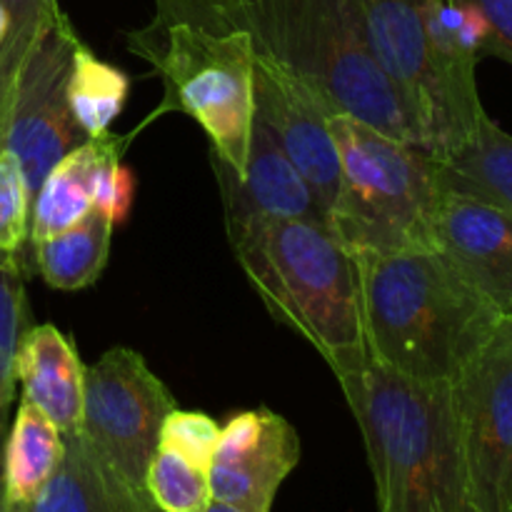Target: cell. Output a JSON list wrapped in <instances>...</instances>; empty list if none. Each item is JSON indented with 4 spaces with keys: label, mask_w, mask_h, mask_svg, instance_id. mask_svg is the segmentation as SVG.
<instances>
[{
    "label": "cell",
    "mask_w": 512,
    "mask_h": 512,
    "mask_svg": "<svg viewBox=\"0 0 512 512\" xmlns=\"http://www.w3.org/2000/svg\"><path fill=\"white\" fill-rule=\"evenodd\" d=\"M363 433L380 512H470L453 383H423L368 348L330 360Z\"/></svg>",
    "instance_id": "cell-1"
},
{
    "label": "cell",
    "mask_w": 512,
    "mask_h": 512,
    "mask_svg": "<svg viewBox=\"0 0 512 512\" xmlns=\"http://www.w3.org/2000/svg\"><path fill=\"white\" fill-rule=\"evenodd\" d=\"M365 348L385 368L453 383L503 313L435 248L355 255Z\"/></svg>",
    "instance_id": "cell-2"
},
{
    "label": "cell",
    "mask_w": 512,
    "mask_h": 512,
    "mask_svg": "<svg viewBox=\"0 0 512 512\" xmlns=\"http://www.w3.org/2000/svg\"><path fill=\"white\" fill-rule=\"evenodd\" d=\"M220 5L330 115H350L390 138L420 145L398 88L370 48L358 0H220Z\"/></svg>",
    "instance_id": "cell-3"
},
{
    "label": "cell",
    "mask_w": 512,
    "mask_h": 512,
    "mask_svg": "<svg viewBox=\"0 0 512 512\" xmlns=\"http://www.w3.org/2000/svg\"><path fill=\"white\" fill-rule=\"evenodd\" d=\"M153 3V20L125 38L163 83L158 113L193 118L208 135L210 153L243 175L255 120L253 38L220 0Z\"/></svg>",
    "instance_id": "cell-4"
},
{
    "label": "cell",
    "mask_w": 512,
    "mask_h": 512,
    "mask_svg": "<svg viewBox=\"0 0 512 512\" xmlns=\"http://www.w3.org/2000/svg\"><path fill=\"white\" fill-rule=\"evenodd\" d=\"M235 260L268 313L325 360L365 348L355 255L328 225L240 215L225 218Z\"/></svg>",
    "instance_id": "cell-5"
},
{
    "label": "cell",
    "mask_w": 512,
    "mask_h": 512,
    "mask_svg": "<svg viewBox=\"0 0 512 512\" xmlns=\"http://www.w3.org/2000/svg\"><path fill=\"white\" fill-rule=\"evenodd\" d=\"M340 185L330 230L353 255L433 248L430 225L443 185L438 158L350 115H330Z\"/></svg>",
    "instance_id": "cell-6"
},
{
    "label": "cell",
    "mask_w": 512,
    "mask_h": 512,
    "mask_svg": "<svg viewBox=\"0 0 512 512\" xmlns=\"http://www.w3.org/2000/svg\"><path fill=\"white\" fill-rule=\"evenodd\" d=\"M173 408L178 403L143 355L113 348L85 368L78 433L130 488L148 495L145 475L158 450L160 428Z\"/></svg>",
    "instance_id": "cell-7"
},
{
    "label": "cell",
    "mask_w": 512,
    "mask_h": 512,
    "mask_svg": "<svg viewBox=\"0 0 512 512\" xmlns=\"http://www.w3.org/2000/svg\"><path fill=\"white\" fill-rule=\"evenodd\" d=\"M470 512H512V318L453 380Z\"/></svg>",
    "instance_id": "cell-8"
},
{
    "label": "cell",
    "mask_w": 512,
    "mask_h": 512,
    "mask_svg": "<svg viewBox=\"0 0 512 512\" xmlns=\"http://www.w3.org/2000/svg\"><path fill=\"white\" fill-rule=\"evenodd\" d=\"M78 40L73 23L63 13L30 55L10 98L0 150L18 158L30 203L53 165L88 140L68 105L70 60Z\"/></svg>",
    "instance_id": "cell-9"
},
{
    "label": "cell",
    "mask_w": 512,
    "mask_h": 512,
    "mask_svg": "<svg viewBox=\"0 0 512 512\" xmlns=\"http://www.w3.org/2000/svg\"><path fill=\"white\" fill-rule=\"evenodd\" d=\"M300 463V438L268 408L233 415L220 428L208 468L210 495L240 512H270L280 485Z\"/></svg>",
    "instance_id": "cell-10"
},
{
    "label": "cell",
    "mask_w": 512,
    "mask_h": 512,
    "mask_svg": "<svg viewBox=\"0 0 512 512\" xmlns=\"http://www.w3.org/2000/svg\"><path fill=\"white\" fill-rule=\"evenodd\" d=\"M253 95L255 118L268 125L330 213L340 185V155L330 130V113L305 85L278 68L258 45Z\"/></svg>",
    "instance_id": "cell-11"
},
{
    "label": "cell",
    "mask_w": 512,
    "mask_h": 512,
    "mask_svg": "<svg viewBox=\"0 0 512 512\" xmlns=\"http://www.w3.org/2000/svg\"><path fill=\"white\" fill-rule=\"evenodd\" d=\"M365 33L380 68L398 88L418 140L433 153L438 143V88L428 40L433 0H358Z\"/></svg>",
    "instance_id": "cell-12"
},
{
    "label": "cell",
    "mask_w": 512,
    "mask_h": 512,
    "mask_svg": "<svg viewBox=\"0 0 512 512\" xmlns=\"http://www.w3.org/2000/svg\"><path fill=\"white\" fill-rule=\"evenodd\" d=\"M430 245L500 313H512V210L443 190Z\"/></svg>",
    "instance_id": "cell-13"
},
{
    "label": "cell",
    "mask_w": 512,
    "mask_h": 512,
    "mask_svg": "<svg viewBox=\"0 0 512 512\" xmlns=\"http://www.w3.org/2000/svg\"><path fill=\"white\" fill-rule=\"evenodd\" d=\"M210 163L218 180L225 218L263 215V218L308 220L330 228V213L323 200L260 118L253 120L243 175L235 173L213 153Z\"/></svg>",
    "instance_id": "cell-14"
},
{
    "label": "cell",
    "mask_w": 512,
    "mask_h": 512,
    "mask_svg": "<svg viewBox=\"0 0 512 512\" xmlns=\"http://www.w3.org/2000/svg\"><path fill=\"white\" fill-rule=\"evenodd\" d=\"M15 378L28 403L43 410L63 435L78 433L83 418L85 365L55 325H30L15 358Z\"/></svg>",
    "instance_id": "cell-15"
},
{
    "label": "cell",
    "mask_w": 512,
    "mask_h": 512,
    "mask_svg": "<svg viewBox=\"0 0 512 512\" xmlns=\"http://www.w3.org/2000/svg\"><path fill=\"white\" fill-rule=\"evenodd\" d=\"M63 438V460L28 512H158L153 500L130 488L83 435Z\"/></svg>",
    "instance_id": "cell-16"
},
{
    "label": "cell",
    "mask_w": 512,
    "mask_h": 512,
    "mask_svg": "<svg viewBox=\"0 0 512 512\" xmlns=\"http://www.w3.org/2000/svg\"><path fill=\"white\" fill-rule=\"evenodd\" d=\"M128 138L108 133L88 138L53 165L30 203V245L83 220L93 210V185L110 155L123 153Z\"/></svg>",
    "instance_id": "cell-17"
},
{
    "label": "cell",
    "mask_w": 512,
    "mask_h": 512,
    "mask_svg": "<svg viewBox=\"0 0 512 512\" xmlns=\"http://www.w3.org/2000/svg\"><path fill=\"white\" fill-rule=\"evenodd\" d=\"M65 438L40 408L20 398L3 450L5 508L28 510L63 460Z\"/></svg>",
    "instance_id": "cell-18"
},
{
    "label": "cell",
    "mask_w": 512,
    "mask_h": 512,
    "mask_svg": "<svg viewBox=\"0 0 512 512\" xmlns=\"http://www.w3.org/2000/svg\"><path fill=\"white\" fill-rule=\"evenodd\" d=\"M435 158L443 190L512 210V135L490 115L463 143Z\"/></svg>",
    "instance_id": "cell-19"
},
{
    "label": "cell",
    "mask_w": 512,
    "mask_h": 512,
    "mask_svg": "<svg viewBox=\"0 0 512 512\" xmlns=\"http://www.w3.org/2000/svg\"><path fill=\"white\" fill-rule=\"evenodd\" d=\"M115 225L98 210L63 233L33 243V260L40 278L55 290H83L98 283L110 258Z\"/></svg>",
    "instance_id": "cell-20"
},
{
    "label": "cell",
    "mask_w": 512,
    "mask_h": 512,
    "mask_svg": "<svg viewBox=\"0 0 512 512\" xmlns=\"http://www.w3.org/2000/svg\"><path fill=\"white\" fill-rule=\"evenodd\" d=\"M130 93V78L115 65L100 60L83 40H78L70 60L68 105L85 138L108 133Z\"/></svg>",
    "instance_id": "cell-21"
},
{
    "label": "cell",
    "mask_w": 512,
    "mask_h": 512,
    "mask_svg": "<svg viewBox=\"0 0 512 512\" xmlns=\"http://www.w3.org/2000/svg\"><path fill=\"white\" fill-rule=\"evenodd\" d=\"M8 13V33L0 45V135L8 118L10 98L30 55L60 20L58 0H0Z\"/></svg>",
    "instance_id": "cell-22"
},
{
    "label": "cell",
    "mask_w": 512,
    "mask_h": 512,
    "mask_svg": "<svg viewBox=\"0 0 512 512\" xmlns=\"http://www.w3.org/2000/svg\"><path fill=\"white\" fill-rule=\"evenodd\" d=\"M25 270L18 255L0 253V445L8 438V410L15 400V358L28 333Z\"/></svg>",
    "instance_id": "cell-23"
},
{
    "label": "cell",
    "mask_w": 512,
    "mask_h": 512,
    "mask_svg": "<svg viewBox=\"0 0 512 512\" xmlns=\"http://www.w3.org/2000/svg\"><path fill=\"white\" fill-rule=\"evenodd\" d=\"M145 490L158 512H205L213 503L208 470L165 448L150 460Z\"/></svg>",
    "instance_id": "cell-24"
},
{
    "label": "cell",
    "mask_w": 512,
    "mask_h": 512,
    "mask_svg": "<svg viewBox=\"0 0 512 512\" xmlns=\"http://www.w3.org/2000/svg\"><path fill=\"white\" fill-rule=\"evenodd\" d=\"M30 235V193L18 158L0 150V253L18 255Z\"/></svg>",
    "instance_id": "cell-25"
},
{
    "label": "cell",
    "mask_w": 512,
    "mask_h": 512,
    "mask_svg": "<svg viewBox=\"0 0 512 512\" xmlns=\"http://www.w3.org/2000/svg\"><path fill=\"white\" fill-rule=\"evenodd\" d=\"M220 425L200 410L173 408L160 428L158 448L183 455L198 468L208 470L218 448Z\"/></svg>",
    "instance_id": "cell-26"
},
{
    "label": "cell",
    "mask_w": 512,
    "mask_h": 512,
    "mask_svg": "<svg viewBox=\"0 0 512 512\" xmlns=\"http://www.w3.org/2000/svg\"><path fill=\"white\" fill-rule=\"evenodd\" d=\"M120 155L123 153L105 160L93 185V208L113 225L125 223L135 200V175L128 165H123Z\"/></svg>",
    "instance_id": "cell-27"
},
{
    "label": "cell",
    "mask_w": 512,
    "mask_h": 512,
    "mask_svg": "<svg viewBox=\"0 0 512 512\" xmlns=\"http://www.w3.org/2000/svg\"><path fill=\"white\" fill-rule=\"evenodd\" d=\"M485 13L493 28L490 55L512 65V0H468Z\"/></svg>",
    "instance_id": "cell-28"
},
{
    "label": "cell",
    "mask_w": 512,
    "mask_h": 512,
    "mask_svg": "<svg viewBox=\"0 0 512 512\" xmlns=\"http://www.w3.org/2000/svg\"><path fill=\"white\" fill-rule=\"evenodd\" d=\"M5 33H8V13H5L3 3H0V45H3Z\"/></svg>",
    "instance_id": "cell-29"
},
{
    "label": "cell",
    "mask_w": 512,
    "mask_h": 512,
    "mask_svg": "<svg viewBox=\"0 0 512 512\" xmlns=\"http://www.w3.org/2000/svg\"><path fill=\"white\" fill-rule=\"evenodd\" d=\"M205 512H240V510H235V508H230V505L218 503V500H213V503H210V508L205 510Z\"/></svg>",
    "instance_id": "cell-30"
},
{
    "label": "cell",
    "mask_w": 512,
    "mask_h": 512,
    "mask_svg": "<svg viewBox=\"0 0 512 512\" xmlns=\"http://www.w3.org/2000/svg\"><path fill=\"white\" fill-rule=\"evenodd\" d=\"M8 512H28V510H8Z\"/></svg>",
    "instance_id": "cell-31"
},
{
    "label": "cell",
    "mask_w": 512,
    "mask_h": 512,
    "mask_svg": "<svg viewBox=\"0 0 512 512\" xmlns=\"http://www.w3.org/2000/svg\"><path fill=\"white\" fill-rule=\"evenodd\" d=\"M510 318H512V313H510Z\"/></svg>",
    "instance_id": "cell-32"
}]
</instances>
